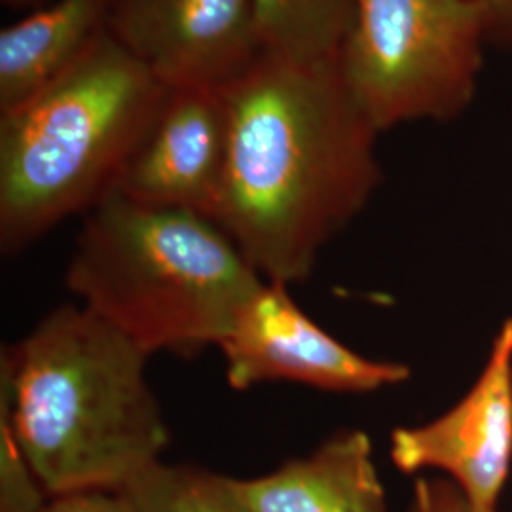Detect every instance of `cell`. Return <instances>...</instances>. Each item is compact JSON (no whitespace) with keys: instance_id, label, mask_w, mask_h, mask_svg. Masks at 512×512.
I'll return each mask as SVG.
<instances>
[{"instance_id":"8","label":"cell","mask_w":512,"mask_h":512,"mask_svg":"<svg viewBox=\"0 0 512 512\" xmlns=\"http://www.w3.org/2000/svg\"><path fill=\"white\" fill-rule=\"evenodd\" d=\"M107 27L167 88H224L260 54L251 0H107Z\"/></svg>"},{"instance_id":"12","label":"cell","mask_w":512,"mask_h":512,"mask_svg":"<svg viewBox=\"0 0 512 512\" xmlns=\"http://www.w3.org/2000/svg\"><path fill=\"white\" fill-rule=\"evenodd\" d=\"M262 50L300 61L338 57L355 0H251Z\"/></svg>"},{"instance_id":"1","label":"cell","mask_w":512,"mask_h":512,"mask_svg":"<svg viewBox=\"0 0 512 512\" xmlns=\"http://www.w3.org/2000/svg\"><path fill=\"white\" fill-rule=\"evenodd\" d=\"M222 90L230 143L213 220L266 281H306L384 183L382 133L349 92L340 55L262 52Z\"/></svg>"},{"instance_id":"2","label":"cell","mask_w":512,"mask_h":512,"mask_svg":"<svg viewBox=\"0 0 512 512\" xmlns=\"http://www.w3.org/2000/svg\"><path fill=\"white\" fill-rule=\"evenodd\" d=\"M148 355L80 304L44 315L0 357V401L50 497L124 492L162 461L169 429Z\"/></svg>"},{"instance_id":"16","label":"cell","mask_w":512,"mask_h":512,"mask_svg":"<svg viewBox=\"0 0 512 512\" xmlns=\"http://www.w3.org/2000/svg\"><path fill=\"white\" fill-rule=\"evenodd\" d=\"M38 512H135L122 492H76L55 495Z\"/></svg>"},{"instance_id":"13","label":"cell","mask_w":512,"mask_h":512,"mask_svg":"<svg viewBox=\"0 0 512 512\" xmlns=\"http://www.w3.org/2000/svg\"><path fill=\"white\" fill-rule=\"evenodd\" d=\"M135 512H249L232 476L192 465H158L122 492Z\"/></svg>"},{"instance_id":"4","label":"cell","mask_w":512,"mask_h":512,"mask_svg":"<svg viewBox=\"0 0 512 512\" xmlns=\"http://www.w3.org/2000/svg\"><path fill=\"white\" fill-rule=\"evenodd\" d=\"M167 90L107 29L67 73L0 114L2 251H23L112 192Z\"/></svg>"},{"instance_id":"15","label":"cell","mask_w":512,"mask_h":512,"mask_svg":"<svg viewBox=\"0 0 512 512\" xmlns=\"http://www.w3.org/2000/svg\"><path fill=\"white\" fill-rule=\"evenodd\" d=\"M406 512H473L458 488L442 476H418Z\"/></svg>"},{"instance_id":"17","label":"cell","mask_w":512,"mask_h":512,"mask_svg":"<svg viewBox=\"0 0 512 512\" xmlns=\"http://www.w3.org/2000/svg\"><path fill=\"white\" fill-rule=\"evenodd\" d=\"M480 10L490 48L512 52V0H471Z\"/></svg>"},{"instance_id":"14","label":"cell","mask_w":512,"mask_h":512,"mask_svg":"<svg viewBox=\"0 0 512 512\" xmlns=\"http://www.w3.org/2000/svg\"><path fill=\"white\" fill-rule=\"evenodd\" d=\"M50 495L19 446L8 406L0 401V512H38Z\"/></svg>"},{"instance_id":"5","label":"cell","mask_w":512,"mask_h":512,"mask_svg":"<svg viewBox=\"0 0 512 512\" xmlns=\"http://www.w3.org/2000/svg\"><path fill=\"white\" fill-rule=\"evenodd\" d=\"M488 48L484 18L471 0H355L340 69L384 133L463 116L480 90Z\"/></svg>"},{"instance_id":"11","label":"cell","mask_w":512,"mask_h":512,"mask_svg":"<svg viewBox=\"0 0 512 512\" xmlns=\"http://www.w3.org/2000/svg\"><path fill=\"white\" fill-rule=\"evenodd\" d=\"M107 0H52L0 31V114L67 73L107 33Z\"/></svg>"},{"instance_id":"6","label":"cell","mask_w":512,"mask_h":512,"mask_svg":"<svg viewBox=\"0 0 512 512\" xmlns=\"http://www.w3.org/2000/svg\"><path fill=\"white\" fill-rule=\"evenodd\" d=\"M391 461L403 475L450 480L473 512H499L512 471V317L499 325L458 403L391 433Z\"/></svg>"},{"instance_id":"9","label":"cell","mask_w":512,"mask_h":512,"mask_svg":"<svg viewBox=\"0 0 512 512\" xmlns=\"http://www.w3.org/2000/svg\"><path fill=\"white\" fill-rule=\"evenodd\" d=\"M228 143L230 112L222 88H169L114 190L143 205L194 211L213 219Z\"/></svg>"},{"instance_id":"10","label":"cell","mask_w":512,"mask_h":512,"mask_svg":"<svg viewBox=\"0 0 512 512\" xmlns=\"http://www.w3.org/2000/svg\"><path fill=\"white\" fill-rule=\"evenodd\" d=\"M234 488L249 512H387L372 440L361 429L338 431L268 475L234 478Z\"/></svg>"},{"instance_id":"18","label":"cell","mask_w":512,"mask_h":512,"mask_svg":"<svg viewBox=\"0 0 512 512\" xmlns=\"http://www.w3.org/2000/svg\"><path fill=\"white\" fill-rule=\"evenodd\" d=\"M48 2H52V0H2V4L12 10H37V8L46 6Z\"/></svg>"},{"instance_id":"3","label":"cell","mask_w":512,"mask_h":512,"mask_svg":"<svg viewBox=\"0 0 512 512\" xmlns=\"http://www.w3.org/2000/svg\"><path fill=\"white\" fill-rule=\"evenodd\" d=\"M65 283L148 357H194L219 348L266 279L215 220L112 190L86 213Z\"/></svg>"},{"instance_id":"7","label":"cell","mask_w":512,"mask_h":512,"mask_svg":"<svg viewBox=\"0 0 512 512\" xmlns=\"http://www.w3.org/2000/svg\"><path fill=\"white\" fill-rule=\"evenodd\" d=\"M234 389L291 382L330 393L365 395L406 384L412 368L378 361L336 340L310 319L289 285L266 281L219 346Z\"/></svg>"}]
</instances>
